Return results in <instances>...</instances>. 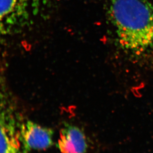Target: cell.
<instances>
[{
	"label": "cell",
	"instance_id": "6da1fadb",
	"mask_svg": "<svg viewBox=\"0 0 153 153\" xmlns=\"http://www.w3.org/2000/svg\"><path fill=\"white\" fill-rule=\"evenodd\" d=\"M108 13L122 48L136 54L153 49V2L109 0Z\"/></svg>",
	"mask_w": 153,
	"mask_h": 153
},
{
	"label": "cell",
	"instance_id": "7a4b0ae2",
	"mask_svg": "<svg viewBox=\"0 0 153 153\" xmlns=\"http://www.w3.org/2000/svg\"><path fill=\"white\" fill-rule=\"evenodd\" d=\"M0 73V153H32L25 137V119Z\"/></svg>",
	"mask_w": 153,
	"mask_h": 153
},
{
	"label": "cell",
	"instance_id": "3957f363",
	"mask_svg": "<svg viewBox=\"0 0 153 153\" xmlns=\"http://www.w3.org/2000/svg\"><path fill=\"white\" fill-rule=\"evenodd\" d=\"M42 0H0V34L22 31L38 13Z\"/></svg>",
	"mask_w": 153,
	"mask_h": 153
},
{
	"label": "cell",
	"instance_id": "277c9868",
	"mask_svg": "<svg viewBox=\"0 0 153 153\" xmlns=\"http://www.w3.org/2000/svg\"><path fill=\"white\" fill-rule=\"evenodd\" d=\"M57 147L60 153H86L88 146L82 130L65 122L61 130Z\"/></svg>",
	"mask_w": 153,
	"mask_h": 153
},
{
	"label": "cell",
	"instance_id": "5b68a950",
	"mask_svg": "<svg viewBox=\"0 0 153 153\" xmlns=\"http://www.w3.org/2000/svg\"><path fill=\"white\" fill-rule=\"evenodd\" d=\"M53 131L32 121L27 120L25 129V137L30 149L43 150L53 144Z\"/></svg>",
	"mask_w": 153,
	"mask_h": 153
}]
</instances>
